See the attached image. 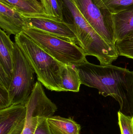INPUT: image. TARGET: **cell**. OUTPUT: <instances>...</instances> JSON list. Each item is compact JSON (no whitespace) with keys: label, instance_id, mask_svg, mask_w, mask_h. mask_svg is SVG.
Segmentation results:
<instances>
[{"label":"cell","instance_id":"cell-1","mask_svg":"<svg viewBox=\"0 0 133 134\" xmlns=\"http://www.w3.org/2000/svg\"><path fill=\"white\" fill-rule=\"evenodd\" d=\"M74 67L81 84L97 89L104 97H112L119 102V111L133 116V71L112 64L96 65L87 60Z\"/></svg>","mask_w":133,"mask_h":134},{"label":"cell","instance_id":"cell-2","mask_svg":"<svg viewBox=\"0 0 133 134\" xmlns=\"http://www.w3.org/2000/svg\"><path fill=\"white\" fill-rule=\"evenodd\" d=\"M71 16L77 45L86 55L95 57L101 65L112 64L119 56L115 46L106 42L81 14L72 0H63Z\"/></svg>","mask_w":133,"mask_h":134},{"label":"cell","instance_id":"cell-3","mask_svg":"<svg viewBox=\"0 0 133 134\" xmlns=\"http://www.w3.org/2000/svg\"><path fill=\"white\" fill-rule=\"evenodd\" d=\"M15 41L36 74L38 81L48 90L62 91L61 71L65 65L51 56L23 32L15 35Z\"/></svg>","mask_w":133,"mask_h":134},{"label":"cell","instance_id":"cell-4","mask_svg":"<svg viewBox=\"0 0 133 134\" xmlns=\"http://www.w3.org/2000/svg\"><path fill=\"white\" fill-rule=\"evenodd\" d=\"M23 32L63 65L75 66L87 60L83 50L75 43L33 27L27 28Z\"/></svg>","mask_w":133,"mask_h":134},{"label":"cell","instance_id":"cell-5","mask_svg":"<svg viewBox=\"0 0 133 134\" xmlns=\"http://www.w3.org/2000/svg\"><path fill=\"white\" fill-rule=\"evenodd\" d=\"M34 71L15 42L14 69L8 91L11 105L27 102L35 86Z\"/></svg>","mask_w":133,"mask_h":134},{"label":"cell","instance_id":"cell-6","mask_svg":"<svg viewBox=\"0 0 133 134\" xmlns=\"http://www.w3.org/2000/svg\"><path fill=\"white\" fill-rule=\"evenodd\" d=\"M81 14L98 34L116 46V39L112 14L100 8L95 0H72Z\"/></svg>","mask_w":133,"mask_h":134},{"label":"cell","instance_id":"cell-7","mask_svg":"<svg viewBox=\"0 0 133 134\" xmlns=\"http://www.w3.org/2000/svg\"><path fill=\"white\" fill-rule=\"evenodd\" d=\"M27 115L26 107L22 104L0 110V134H22Z\"/></svg>","mask_w":133,"mask_h":134},{"label":"cell","instance_id":"cell-8","mask_svg":"<svg viewBox=\"0 0 133 134\" xmlns=\"http://www.w3.org/2000/svg\"><path fill=\"white\" fill-rule=\"evenodd\" d=\"M0 27L8 35H16L30 27L28 18L13 6L0 0Z\"/></svg>","mask_w":133,"mask_h":134},{"label":"cell","instance_id":"cell-9","mask_svg":"<svg viewBox=\"0 0 133 134\" xmlns=\"http://www.w3.org/2000/svg\"><path fill=\"white\" fill-rule=\"evenodd\" d=\"M28 19L30 25V27L40 30L77 44L76 37L73 32L72 24H71L46 18Z\"/></svg>","mask_w":133,"mask_h":134},{"label":"cell","instance_id":"cell-10","mask_svg":"<svg viewBox=\"0 0 133 134\" xmlns=\"http://www.w3.org/2000/svg\"><path fill=\"white\" fill-rule=\"evenodd\" d=\"M116 42L133 37V9L112 14Z\"/></svg>","mask_w":133,"mask_h":134},{"label":"cell","instance_id":"cell-11","mask_svg":"<svg viewBox=\"0 0 133 134\" xmlns=\"http://www.w3.org/2000/svg\"><path fill=\"white\" fill-rule=\"evenodd\" d=\"M3 1L13 6L26 18H46L53 20L46 14L42 4L38 0Z\"/></svg>","mask_w":133,"mask_h":134},{"label":"cell","instance_id":"cell-12","mask_svg":"<svg viewBox=\"0 0 133 134\" xmlns=\"http://www.w3.org/2000/svg\"><path fill=\"white\" fill-rule=\"evenodd\" d=\"M15 43L4 31H0V68L12 79L14 69Z\"/></svg>","mask_w":133,"mask_h":134},{"label":"cell","instance_id":"cell-13","mask_svg":"<svg viewBox=\"0 0 133 134\" xmlns=\"http://www.w3.org/2000/svg\"><path fill=\"white\" fill-rule=\"evenodd\" d=\"M47 121L51 134H80L81 126L72 117L53 115Z\"/></svg>","mask_w":133,"mask_h":134},{"label":"cell","instance_id":"cell-14","mask_svg":"<svg viewBox=\"0 0 133 134\" xmlns=\"http://www.w3.org/2000/svg\"><path fill=\"white\" fill-rule=\"evenodd\" d=\"M81 84L79 73L75 67L64 65L61 71L62 91L78 92Z\"/></svg>","mask_w":133,"mask_h":134},{"label":"cell","instance_id":"cell-15","mask_svg":"<svg viewBox=\"0 0 133 134\" xmlns=\"http://www.w3.org/2000/svg\"><path fill=\"white\" fill-rule=\"evenodd\" d=\"M46 14L54 20L66 22L65 20L66 8L63 0H40Z\"/></svg>","mask_w":133,"mask_h":134},{"label":"cell","instance_id":"cell-16","mask_svg":"<svg viewBox=\"0 0 133 134\" xmlns=\"http://www.w3.org/2000/svg\"><path fill=\"white\" fill-rule=\"evenodd\" d=\"M101 8L111 14L133 9V0H95Z\"/></svg>","mask_w":133,"mask_h":134},{"label":"cell","instance_id":"cell-17","mask_svg":"<svg viewBox=\"0 0 133 134\" xmlns=\"http://www.w3.org/2000/svg\"><path fill=\"white\" fill-rule=\"evenodd\" d=\"M116 47L119 55L133 59V37L117 41Z\"/></svg>","mask_w":133,"mask_h":134},{"label":"cell","instance_id":"cell-18","mask_svg":"<svg viewBox=\"0 0 133 134\" xmlns=\"http://www.w3.org/2000/svg\"><path fill=\"white\" fill-rule=\"evenodd\" d=\"M118 116L121 134H133V116L125 115L120 111Z\"/></svg>","mask_w":133,"mask_h":134},{"label":"cell","instance_id":"cell-19","mask_svg":"<svg viewBox=\"0 0 133 134\" xmlns=\"http://www.w3.org/2000/svg\"><path fill=\"white\" fill-rule=\"evenodd\" d=\"M26 124L22 134H34L40 123L46 118L35 116L27 111Z\"/></svg>","mask_w":133,"mask_h":134},{"label":"cell","instance_id":"cell-20","mask_svg":"<svg viewBox=\"0 0 133 134\" xmlns=\"http://www.w3.org/2000/svg\"><path fill=\"white\" fill-rule=\"evenodd\" d=\"M11 103L8 90L0 86V110L11 106Z\"/></svg>","mask_w":133,"mask_h":134},{"label":"cell","instance_id":"cell-21","mask_svg":"<svg viewBox=\"0 0 133 134\" xmlns=\"http://www.w3.org/2000/svg\"><path fill=\"white\" fill-rule=\"evenodd\" d=\"M11 80V78L0 68V86L4 87L8 90Z\"/></svg>","mask_w":133,"mask_h":134},{"label":"cell","instance_id":"cell-22","mask_svg":"<svg viewBox=\"0 0 133 134\" xmlns=\"http://www.w3.org/2000/svg\"><path fill=\"white\" fill-rule=\"evenodd\" d=\"M34 134H51L47 122V118L40 123Z\"/></svg>","mask_w":133,"mask_h":134}]
</instances>
